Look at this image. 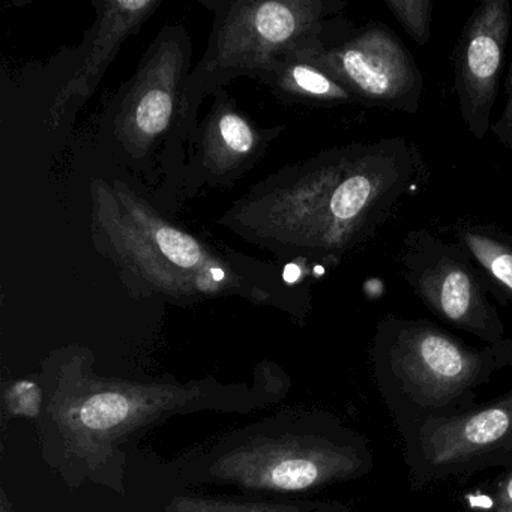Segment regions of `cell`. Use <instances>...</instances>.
I'll return each instance as SVG.
<instances>
[{"mask_svg": "<svg viewBox=\"0 0 512 512\" xmlns=\"http://www.w3.org/2000/svg\"><path fill=\"white\" fill-rule=\"evenodd\" d=\"M373 469L367 437L332 424L325 431L248 443L221 457L214 473L253 490L305 491L355 481Z\"/></svg>", "mask_w": 512, "mask_h": 512, "instance_id": "obj_6", "label": "cell"}, {"mask_svg": "<svg viewBox=\"0 0 512 512\" xmlns=\"http://www.w3.org/2000/svg\"><path fill=\"white\" fill-rule=\"evenodd\" d=\"M491 512H512V467L506 469L497 484L494 508Z\"/></svg>", "mask_w": 512, "mask_h": 512, "instance_id": "obj_20", "label": "cell"}, {"mask_svg": "<svg viewBox=\"0 0 512 512\" xmlns=\"http://www.w3.org/2000/svg\"><path fill=\"white\" fill-rule=\"evenodd\" d=\"M410 488L512 467V389L457 415L434 418L401 437Z\"/></svg>", "mask_w": 512, "mask_h": 512, "instance_id": "obj_9", "label": "cell"}, {"mask_svg": "<svg viewBox=\"0 0 512 512\" xmlns=\"http://www.w3.org/2000/svg\"><path fill=\"white\" fill-rule=\"evenodd\" d=\"M397 259L403 280L443 323L484 344L505 340V323L493 299L508 305L460 244L419 227L404 236Z\"/></svg>", "mask_w": 512, "mask_h": 512, "instance_id": "obj_7", "label": "cell"}, {"mask_svg": "<svg viewBox=\"0 0 512 512\" xmlns=\"http://www.w3.org/2000/svg\"><path fill=\"white\" fill-rule=\"evenodd\" d=\"M425 179L404 137L326 149L251 187L217 220L278 262L334 268L370 242Z\"/></svg>", "mask_w": 512, "mask_h": 512, "instance_id": "obj_1", "label": "cell"}, {"mask_svg": "<svg viewBox=\"0 0 512 512\" xmlns=\"http://www.w3.org/2000/svg\"><path fill=\"white\" fill-rule=\"evenodd\" d=\"M446 232L467 251L479 269L493 281L506 305H512V235L490 223L458 218Z\"/></svg>", "mask_w": 512, "mask_h": 512, "instance_id": "obj_15", "label": "cell"}, {"mask_svg": "<svg viewBox=\"0 0 512 512\" xmlns=\"http://www.w3.org/2000/svg\"><path fill=\"white\" fill-rule=\"evenodd\" d=\"M506 103L500 118L491 125V133L499 145L512 151V61L505 82Z\"/></svg>", "mask_w": 512, "mask_h": 512, "instance_id": "obj_19", "label": "cell"}, {"mask_svg": "<svg viewBox=\"0 0 512 512\" xmlns=\"http://www.w3.org/2000/svg\"><path fill=\"white\" fill-rule=\"evenodd\" d=\"M167 512H304L295 506L239 503L206 497H176Z\"/></svg>", "mask_w": 512, "mask_h": 512, "instance_id": "obj_17", "label": "cell"}, {"mask_svg": "<svg viewBox=\"0 0 512 512\" xmlns=\"http://www.w3.org/2000/svg\"><path fill=\"white\" fill-rule=\"evenodd\" d=\"M8 412L16 416H37L40 413L41 391L31 380L14 382L5 392Z\"/></svg>", "mask_w": 512, "mask_h": 512, "instance_id": "obj_18", "label": "cell"}, {"mask_svg": "<svg viewBox=\"0 0 512 512\" xmlns=\"http://www.w3.org/2000/svg\"><path fill=\"white\" fill-rule=\"evenodd\" d=\"M511 22L509 0H484L464 23L452 53L458 109L476 140L491 130Z\"/></svg>", "mask_w": 512, "mask_h": 512, "instance_id": "obj_12", "label": "cell"}, {"mask_svg": "<svg viewBox=\"0 0 512 512\" xmlns=\"http://www.w3.org/2000/svg\"><path fill=\"white\" fill-rule=\"evenodd\" d=\"M284 103L340 106L358 104L356 98L325 71L298 56L278 62L260 79Z\"/></svg>", "mask_w": 512, "mask_h": 512, "instance_id": "obj_14", "label": "cell"}, {"mask_svg": "<svg viewBox=\"0 0 512 512\" xmlns=\"http://www.w3.org/2000/svg\"><path fill=\"white\" fill-rule=\"evenodd\" d=\"M193 44L182 25H167L152 41L136 74L121 86L98 118V143L121 166L163 170L181 181L190 130L184 97Z\"/></svg>", "mask_w": 512, "mask_h": 512, "instance_id": "obj_4", "label": "cell"}, {"mask_svg": "<svg viewBox=\"0 0 512 512\" xmlns=\"http://www.w3.org/2000/svg\"><path fill=\"white\" fill-rule=\"evenodd\" d=\"M386 8L406 34L425 47L430 43L433 2L431 0H385Z\"/></svg>", "mask_w": 512, "mask_h": 512, "instance_id": "obj_16", "label": "cell"}, {"mask_svg": "<svg viewBox=\"0 0 512 512\" xmlns=\"http://www.w3.org/2000/svg\"><path fill=\"white\" fill-rule=\"evenodd\" d=\"M196 395V389L179 386L70 376L53 395L50 412L68 448L86 460L97 461L134 430Z\"/></svg>", "mask_w": 512, "mask_h": 512, "instance_id": "obj_10", "label": "cell"}, {"mask_svg": "<svg viewBox=\"0 0 512 512\" xmlns=\"http://www.w3.org/2000/svg\"><path fill=\"white\" fill-rule=\"evenodd\" d=\"M214 97L208 115L188 140L179 184L190 193L232 187L265 157L272 140L284 130L257 127L224 89Z\"/></svg>", "mask_w": 512, "mask_h": 512, "instance_id": "obj_11", "label": "cell"}, {"mask_svg": "<svg viewBox=\"0 0 512 512\" xmlns=\"http://www.w3.org/2000/svg\"><path fill=\"white\" fill-rule=\"evenodd\" d=\"M91 239L136 298L196 302L242 296L292 301L301 290L278 266L217 245L173 224L125 179L92 178Z\"/></svg>", "mask_w": 512, "mask_h": 512, "instance_id": "obj_2", "label": "cell"}, {"mask_svg": "<svg viewBox=\"0 0 512 512\" xmlns=\"http://www.w3.org/2000/svg\"><path fill=\"white\" fill-rule=\"evenodd\" d=\"M295 56L325 71L358 104L403 113H416L421 106V70L403 41L383 23L356 28L337 17L319 43Z\"/></svg>", "mask_w": 512, "mask_h": 512, "instance_id": "obj_8", "label": "cell"}, {"mask_svg": "<svg viewBox=\"0 0 512 512\" xmlns=\"http://www.w3.org/2000/svg\"><path fill=\"white\" fill-rule=\"evenodd\" d=\"M208 49L191 70L184 110L191 134L209 95L238 77L262 79L278 62L322 40L347 7L340 0H214Z\"/></svg>", "mask_w": 512, "mask_h": 512, "instance_id": "obj_5", "label": "cell"}, {"mask_svg": "<svg viewBox=\"0 0 512 512\" xmlns=\"http://www.w3.org/2000/svg\"><path fill=\"white\" fill-rule=\"evenodd\" d=\"M94 7L97 20L86 38L85 56L50 104L53 127L88 103L125 41L154 16L161 2L103 0L94 2Z\"/></svg>", "mask_w": 512, "mask_h": 512, "instance_id": "obj_13", "label": "cell"}, {"mask_svg": "<svg viewBox=\"0 0 512 512\" xmlns=\"http://www.w3.org/2000/svg\"><path fill=\"white\" fill-rule=\"evenodd\" d=\"M373 382L400 437L425 421L475 406L484 386L512 368V340L472 346L427 319L386 314L370 346Z\"/></svg>", "mask_w": 512, "mask_h": 512, "instance_id": "obj_3", "label": "cell"}]
</instances>
